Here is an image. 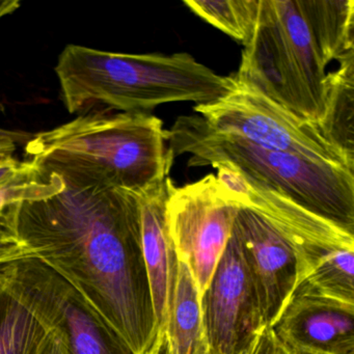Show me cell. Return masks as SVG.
Returning <instances> with one entry per match:
<instances>
[{"mask_svg": "<svg viewBox=\"0 0 354 354\" xmlns=\"http://www.w3.org/2000/svg\"><path fill=\"white\" fill-rule=\"evenodd\" d=\"M59 177L57 192L18 205L16 235L145 354L158 333L138 196Z\"/></svg>", "mask_w": 354, "mask_h": 354, "instance_id": "1", "label": "cell"}, {"mask_svg": "<svg viewBox=\"0 0 354 354\" xmlns=\"http://www.w3.org/2000/svg\"><path fill=\"white\" fill-rule=\"evenodd\" d=\"M353 55V0H259L254 32L232 77L318 127L329 66Z\"/></svg>", "mask_w": 354, "mask_h": 354, "instance_id": "2", "label": "cell"}, {"mask_svg": "<svg viewBox=\"0 0 354 354\" xmlns=\"http://www.w3.org/2000/svg\"><path fill=\"white\" fill-rule=\"evenodd\" d=\"M167 142L155 115L97 111L28 138L24 160L45 174L140 196L169 177Z\"/></svg>", "mask_w": 354, "mask_h": 354, "instance_id": "3", "label": "cell"}, {"mask_svg": "<svg viewBox=\"0 0 354 354\" xmlns=\"http://www.w3.org/2000/svg\"><path fill=\"white\" fill-rule=\"evenodd\" d=\"M55 70L70 113L97 105L149 113L165 103L208 104L236 86L231 75H218L185 53L126 55L68 45Z\"/></svg>", "mask_w": 354, "mask_h": 354, "instance_id": "4", "label": "cell"}, {"mask_svg": "<svg viewBox=\"0 0 354 354\" xmlns=\"http://www.w3.org/2000/svg\"><path fill=\"white\" fill-rule=\"evenodd\" d=\"M165 138L174 158L189 167L225 163L308 212L354 234V173L252 144L213 130L201 115L179 117Z\"/></svg>", "mask_w": 354, "mask_h": 354, "instance_id": "5", "label": "cell"}, {"mask_svg": "<svg viewBox=\"0 0 354 354\" xmlns=\"http://www.w3.org/2000/svg\"><path fill=\"white\" fill-rule=\"evenodd\" d=\"M194 111L215 131L354 173V160L328 142L315 124L297 119L244 84L236 82L223 98L196 104Z\"/></svg>", "mask_w": 354, "mask_h": 354, "instance_id": "6", "label": "cell"}, {"mask_svg": "<svg viewBox=\"0 0 354 354\" xmlns=\"http://www.w3.org/2000/svg\"><path fill=\"white\" fill-rule=\"evenodd\" d=\"M239 205L216 176L182 187L169 184L167 223L178 260L192 273L200 296L210 283L231 237Z\"/></svg>", "mask_w": 354, "mask_h": 354, "instance_id": "7", "label": "cell"}, {"mask_svg": "<svg viewBox=\"0 0 354 354\" xmlns=\"http://www.w3.org/2000/svg\"><path fill=\"white\" fill-rule=\"evenodd\" d=\"M209 350L246 354L265 324L256 286L232 230L225 252L201 296Z\"/></svg>", "mask_w": 354, "mask_h": 354, "instance_id": "8", "label": "cell"}, {"mask_svg": "<svg viewBox=\"0 0 354 354\" xmlns=\"http://www.w3.org/2000/svg\"><path fill=\"white\" fill-rule=\"evenodd\" d=\"M213 167L217 169V180L234 202L262 214L290 240L297 256V283L333 252L354 248V234L248 179L225 163Z\"/></svg>", "mask_w": 354, "mask_h": 354, "instance_id": "9", "label": "cell"}, {"mask_svg": "<svg viewBox=\"0 0 354 354\" xmlns=\"http://www.w3.org/2000/svg\"><path fill=\"white\" fill-rule=\"evenodd\" d=\"M57 331V306L38 259L15 261L0 292V354H43Z\"/></svg>", "mask_w": 354, "mask_h": 354, "instance_id": "10", "label": "cell"}, {"mask_svg": "<svg viewBox=\"0 0 354 354\" xmlns=\"http://www.w3.org/2000/svg\"><path fill=\"white\" fill-rule=\"evenodd\" d=\"M256 286L263 319L271 326L297 283V256L290 240L262 214L239 206L233 225Z\"/></svg>", "mask_w": 354, "mask_h": 354, "instance_id": "11", "label": "cell"}, {"mask_svg": "<svg viewBox=\"0 0 354 354\" xmlns=\"http://www.w3.org/2000/svg\"><path fill=\"white\" fill-rule=\"evenodd\" d=\"M270 327L292 354H354V304L293 294Z\"/></svg>", "mask_w": 354, "mask_h": 354, "instance_id": "12", "label": "cell"}, {"mask_svg": "<svg viewBox=\"0 0 354 354\" xmlns=\"http://www.w3.org/2000/svg\"><path fill=\"white\" fill-rule=\"evenodd\" d=\"M171 182L167 177L138 196L142 221V254L157 333L167 330L179 265L167 223V201Z\"/></svg>", "mask_w": 354, "mask_h": 354, "instance_id": "13", "label": "cell"}, {"mask_svg": "<svg viewBox=\"0 0 354 354\" xmlns=\"http://www.w3.org/2000/svg\"><path fill=\"white\" fill-rule=\"evenodd\" d=\"M67 354H136L124 337L59 273L39 259Z\"/></svg>", "mask_w": 354, "mask_h": 354, "instance_id": "14", "label": "cell"}, {"mask_svg": "<svg viewBox=\"0 0 354 354\" xmlns=\"http://www.w3.org/2000/svg\"><path fill=\"white\" fill-rule=\"evenodd\" d=\"M167 335L171 354H209L201 296L189 269L180 262Z\"/></svg>", "mask_w": 354, "mask_h": 354, "instance_id": "15", "label": "cell"}, {"mask_svg": "<svg viewBox=\"0 0 354 354\" xmlns=\"http://www.w3.org/2000/svg\"><path fill=\"white\" fill-rule=\"evenodd\" d=\"M331 73L322 136L354 160V55L337 64Z\"/></svg>", "mask_w": 354, "mask_h": 354, "instance_id": "16", "label": "cell"}, {"mask_svg": "<svg viewBox=\"0 0 354 354\" xmlns=\"http://www.w3.org/2000/svg\"><path fill=\"white\" fill-rule=\"evenodd\" d=\"M61 178L44 174L30 162L26 171L0 185V240L18 238L15 216L18 205L26 200L55 194L61 188Z\"/></svg>", "mask_w": 354, "mask_h": 354, "instance_id": "17", "label": "cell"}, {"mask_svg": "<svg viewBox=\"0 0 354 354\" xmlns=\"http://www.w3.org/2000/svg\"><path fill=\"white\" fill-rule=\"evenodd\" d=\"M201 19L218 28L245 46L258 16L259 0H184Z\"/></svg>", "mask_w": 354, "mask_h": 354, "instance_id": "18", "label": "cell"}, {"mask_svg": "<svg viewBox=\"0 0 354 354\" xmlns=\"http://www.w3.org/2000/svg\"><path fill=\"white\" fill-rule=\"evenodd\" d=\"M246 354H292L277 339L270 326L261 331Z\"/></svg>", "mask_w": 354, "mask_h": 354, "instance_id": "19", "label": "cell"}, {"mask_svg": "<svg viewBox=\"0 0 354 354\" xmlns=\"http://www.w3.org/2000/svg\"><path fill=\"white\" fill-rule=\"evenodd\" d=\"M32 254V250L18 238L0 240V265L15 262Z\"/></svg>", "mask_w": 354, "mask_h": 354, "instance_id": "20", "label": "cell"}, {"mask_svg": "<svg viewBox=\"0 0 354 354\" xmlns=\"http://www.w3.org/2000/svg\"><path fill=\"white\" fill-rule=\"evenodd\" d=\"M22 140H26L24 134L0 128V160L14 156L18 142Z\"/></svg>", "mask_w": 354, "mask_h": 354, "instance_id": "21", "label": "cell"}, {"mask_svg": "<svg viewBox=\"0 0 354 354\" xmlns=\"http://www.w3.org/2000/svg\"><path fill=\"white\" fill-rule=\"evenodd\" d=\"M145 354H171V346H169L167 331L158 333L154 343L152 344L150 349Z\"/></svg>", "mask_w": 354, "mask_h": 354, "instance_id": "22", "label": "cell"}, {"mask_svg": "<svg viewBox=\"0 0 354 354\" xmlns=\"http://www.w3.org/2000/svg\"><path fill=\"white\" fill-rule=\"evenodd\" d=\"M43 354H67V348H66L65 341H64L63 333L59 326H57V331L55 333V337H53Z\"/></svg>", "mask_w": 354, "mask_h": 354, "instance_id": "23", "label": "cell"}, {"mask_svg": "<svg viewBox=\"0 0 354 354\" xmlns=\"http://www.w3.org/2000/svg\"><path fill=\"white\" fill-rule=\"evenodd\" d=\"M20 5L19 0H0V19L17 11Z\"/></svg>", "mask_w": 354, "mask_h": 354, "instance_id": "24", "label": "cell"}, {"mask_svg": "<svg viewBox=\"0 0 354 354\" xmlns=\"http://www.w3.org/2000/svg\"><path fill=\"white\" fill-rule=\"evenodd\" d=\"M13 263L0 265V291L7 286L8 281H9L12 268H13Z\"/></svg>", "mask_w": 354, "mask_h": 354, "instance_id": "25", "label": "cell"}, {"mask_svg": "<svg viewBox=\"0 0 354 354\" xmlns=\"http://www.w3.org/2000/svg\"><path fill=\"white\" fill-rule=\"evenodd\" d=\"M209 354H214V353H212V352H210V353H209Z\"/></svg>", "mask_w": 354, "mask_h": 354, "instance_id": "26", "label": "cell"}]
</instances>
